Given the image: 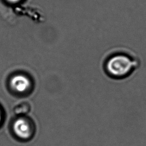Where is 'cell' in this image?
Returning a JSON list of instances; mask_svg holds the SVG:
<instances>
[{"label": "cell", "instance_id": "7a4b0ae2", "mask_svg": "<svg viewBox=\"0 0 146 146\" xmlns=\"http://www.w3.org/2000/svg\"><path fill=\"white\" fill-rule=\"evenodd\" d=\"M13 129L15 134L22 139H27L30 135V127L29 123L23 119H18L13 124Z\"/></svg>", "mask_w": 146, "mask_h": 146}, {"label": "cell", "instance_id": "6da1fadb", "mask_svg": "<svg viewBox=\"0 0 146 146\" xmlns=\"http://www.w3.org/2000/svg\"><path fill=\"white\" fill-rule=\"evenodd\" d=\"M137 64L136 61L122 52L115 53L107 59L106 68L108 74L114 77H122L130 73Z\"/></svg>", "mask_w": 146, "mask_h": 146}, {"label": "cell", "instance_id": "3957f363", "mask_svg": "<svg viewBox=\"0 0 146 146\" xmlns=\"http://www.w3.org/2000/svg\"><path fill=\"white\" fill-rule=\"evenodd\" d=\"M30 80L24 75H15L11 80V86L13 88L19 92L26 91L30 87Z\"/></svg>", "mask_w": 146, "mask_h": 146}, {"label": "cell", "instance_id": "277c9868", "mask_svg": "<svg viewBox=\"0 0 146 146\" xmlns=\"http://www.w3.org/2000/svg\"><path fill=\"white\" fill-rule=\"evenodd\" d=\"M7 1L10 3H17L20 1V0H7Z\"/></svg>", "mask_w": 146, "mask_h": 146}, {"label": "cell", "instance_id": "5b68a950", "mask_svg": "<svg viewBox=\"0 0 146 146\" xmlns=\"http://www.w3.org/2000/svg\"><path fill=\"white\" fill-rule=\"evenodd\" d=\"M1 112H0V121H1Z\"/></svg>", "mask_w": 146, "mask_h": 146}]
</instances>
